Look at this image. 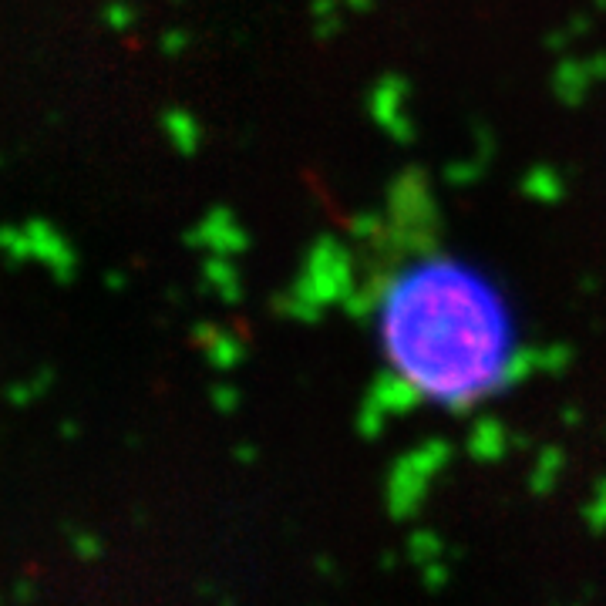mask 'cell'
I'll use <instances>...</instances> for the list:
<instances>
[{
  "instance_id": "cell-11",
  "label": "cell",
  "mask_w": 606,
  "mask_h": 606,
  "mask_svg": "<svg viewBox=\"0 0 606 606\" xmlns=\"http://www.w3.org/2000/svg\"><path fill=\"white\" fill-rule=\"evenodd\" d=\"M586 522H590V529L603 532L606 529V482L596 485L590 505H586Z\"/></svg>"
},
{
  "instance_id": "cell-4",
  "label": "cell",
  "mask_w": 606,
  "mask_h": 606,
  "mask_svg": "<svg viewBox=\"0 0 606 606\" xmlns=\"http://www.w3.org/2000/svg\"><path fill=\"white\" fill-rule=\"evenodd\" d=\"M448 455H452V448L438 442V438H431V442H425L421 448H411L408 455H401V462L394 465L388 475V509L394 516L404 519L418 509L431 479L448 465Z\"/></svg>"
},
{
  "instance_id": "cell-12",
  "label": "cell",
  "mask_w": 606,
  "mask_h": 606,
  "mask_svg": "<svg viewBox=\"0 0 606 606\" xmlns=\"http://www.w3.org/2000/svg\"><path fill=\"white\" fill-rule=\"evenodd\" d=\"M344 0H317L314 4V24L320 27V31H334V24H341V7Z\"/></svg>"
},
{
  "instance_id": "cell-15",
  "label": "cell",
  "mask_w": 606,
  "mask_h": 606,
  "mask_svg": "<svg viewBox=\"0 0 606 606\" xmlns=\"http://www.w3.org/2000/svg\"><path fill=\"white\" fill-rule=\"evenodd\" d=\"M344 4H351V7H364V4H371V0H344Z\"/></svg>"
},
{
  "instance_id": "cell-5",
  "label": "cell",
  "mask_w": 606,
  "mask_h": 606,
  "mask_svg": "<svg viewBox=\"0 0 606 606\" xmlns=\"http://www.w3.org/2000/svg\"><path fill=\"white\" fill-rule=\"evenodd\" d=\"M418 404H421L418 391L411 388L408 381H401L398 374H391L388 367H384V374H378V381H374L371 391L364 394L361 418H357L361 435H367V438L381 435L384 421L398 418V415H408V411L418 408Z\"/></svg>"
},
{
  "instance_id": "cell-14",
  "label": "cell",
  "mask_w": 606,
  "mask_h": 606,
  "mask_svg": "<svg viewBox=\"0 0 606 606\" xmlns=\"http://www.w3.org/2000/svg\"><path fill=\"white\" fill-rule=\"evenodd\" d=\"M31 596H34V586H31V583H21V586H17V596H14V600H17V603H27Z\"/></svg>"
},
{
  "instance_id": "cell-9",
  "label": "cell",
  "mask_w": 606,
  "mask_h": 606,
  "mask_svg": "<svg viewBox=\"0 0 606 606\" xmlns=\"http://www.w3.org/2000/svg\"><path fill=\"white\" fill-rule=\"evenodd\" d=\"M522 192H526L529 199L553 202L563 196V179H559L553 165H536V169H529L526 179H522Z\"/></svg>"
},
{
  "instance_id": "cell-7",
  "label": "cell",
  "mask_w": 606,
  "mask_h": 606,
  "mask_svg": "<svg viewBox=\"0 0 606 606\" xmlns=\"http://www.w3.org/2000/svg\"><path fill=\"white\" fill-rule=\"evenodd\" d=\"M606 71V61L603 58H590V61H576L569 58L559 64V71L553 75V91L559 95V101H566V105H576V101L586 98V91L590 85L603 78Z\"/></svg>"
},
{
  "instance_id": "cell-1",
  "label": "cell",
  "mask_w": 606,
  "mask_h": 606,
  "mask_svg": "<svg viewBox=\"0 0 606 606\" xmlns=\"http://www.w3.org/2000/svg\"><path fill=\"white\" fill-rule=\"evenodd\" d=\"M374 280L371 317L384 367L421 404L468 415L532 374L569 364L566 347H522L505 290L462 256L425 246Z\"/></svg>"
},
{
  "instance_id": "cell-3",
  "label": "cell",
  "mask_w": 606,
  "mask_h": 606,
  "mask_svg": "<svg viewBox=\"0 0 606 606\" xmlns=\"http://www.w3.org/2000/svg\"><path fill=\"white\" fill-rule=\"evenodd\" d=\"M438 226H442V219H438L428 176L421 169H404L391 182L388 213H384V240L378 246H384L391 256L425 250V246H435Z\"/></svg>"
},
{
  "instance_id": "cell-16",
  "label": "cell",
  "mask_w": 606,
  "mask_h": 606,
  "mask_svg": "<svg viewBox=\"0 0 606 606\" xmlns=\"http://www.w3.org/2000/svg\"><path fill=\"white\" fill-rule=\"evenodd\" d=\"M0 603H4V600H0Z\"/></svg>"
},
{
  "instance_id": "cell-13",
  "label": "cell",
  "mask_w": 606,
  "mask_h": 606,
  "mask_svg": "<svg viewBox=\"0 0 606 606\" xmlns=\"http://www.w3.org/2000/svg\"><path fill=\"white\" fill-rule=\"evenodd\" d=\"M71 546H75V556L81 559V563H95V559L101 556V543H98V536H91V532H75Z\"/></svg>"
},
{
  "instance_id": "cell-10",
  "label": "cell",
  "mask_w": 606,
  "mask_h": 606,
  "mask_svg": "<svg viewBox=\"0 0 606 606\" xmlns=\"http://www.w3.org/2000/svg\"><path fill=\"white\" fill-rule=\"evenodd\" d=\"M559 472H563V455H559V452H546L543 458H539L536 472H532V489H536V492L556 489Z\"/></svg>"
},
{
  "instance_id": "cell-8",
  "label": "cell",
  "mask_w": 606,
  "mask_h": 606,
  "mask_svg": "<svg viewBox=\"0 0 606 606\" xmlns=\"http://www.w3.org/2000/svg\"><path fill=\"white\" fill-rule=\"evenodd\" d=\"M468 452H472L479 462H495V458L505 455V428L495 418H482L479 425L468 435Z\"/></svg>"
},
{
  "instance_id": "cell-6",
  "label": "cell",
  "mask_w": 606,
  "mask_h": 606,
  "mask_svg": "<svg viewBox=\"0 0 606 606\" xmlns=\"http://www.w3.org/2000/svg\"><path fill=\"white\" fill-rule=\"evenodd\" d=\"M404 98H408V85L401 78H384L378 88L371 91V115L394 142H411L415 128H411L408 115H404Z\"/></svg>"
},
{
  "instance_id": "cell-2",
  "label": "cell",
  "mask_w": 606,
  "mask_h": 606,
  "mask_svg": "<svg viewBox=\"0 0 606 606\" xmlns=\"http://www.w3.org/2000/svg\"><path fill=\"white\" fill-rule=\"evenodd\" d=\"M357 290V263L344 243L317 240L310 246L307 260L293 290L283 300V310L297 320H317L330 303H347V297Z\"/></svg>"
}]
</instances>
